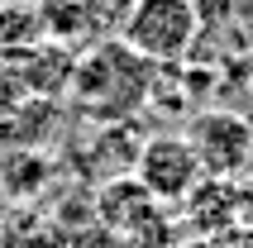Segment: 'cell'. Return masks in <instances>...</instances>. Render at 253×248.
<instances>
[{
    "instance_id": "obj_1",
    "label": "cell",
    "mask_w": 253,
    "mask_h": 248,
    "mask_svg": "<svg viewBox=\"0 0 253 248\" xmlns=\"http://www.w3.org/2000/svg\"><path fill=\"white\" fill-rule=\"evenodd\" d=\"M158 62L134 53L125 39H105L96 48H86L72 67V105L96 124H120L153 96Z\"/></svg>"
},
{
    "instance_id": "obj_2",
    "label": "cell",
    "mask_w": 253,
    "mask_h": 248,
    "mask_svg": "<svg viewBox=\"0 0 253 248\" xmlns=\"http://www.w3.org/2000/svg\"><path fill=\"white\" fill-rule=\"evenodd\" d=\"M196 34H201L196 0H129L125 24H120V39L158 67L186 57Z\"/></svg>"
},
{
    "instance_id": "obj_3",
    "label": "cell",
    "mask_w": 253,
    "mask_h": 248,
    "mask_svg": "<svg viewBox=\"0 0 253 248\" xmlns=\"http://www.w3.org/2000/svg\"><path fill=\"white\" fill-rule=\"evenodd\" d=\"M201 177H206V167L191 153L186 134H153L134 153V181L163 206H182Z\"/></svg>"
},
{
    "instance_id": "obj_4",
    "label": "cell",
    "mask_w": 253,
    "mask_h": 248,
    "mask_svg": "<svg viewBox=\"0 0 253 248\" xmlns=\"http://www.w3.org/2000/svg\"><path fill=\"white\" fill-rule=\"evenodd\" d=\"M186 143L201 158L206 177L239 181L253 163V124L234 110H201L186 124Z\"/></svg>"
},
{
    "instance_id": "obj_5",
    "label": "cell",
    "mask_w": 253,
    "mask_h": 248,
    "mask_svg": "<svg viewBox=\"0 0 253 248\" xmlns=\"http://www.w3.org/2000/svg\"><path fill=\"white\" fill-rule=\"evenodd\" d=\"M186 234L196 239H220L225 229L239 224V181L229 177H201L191 186V196L182 201Z\"/></svg>"
},
{
    "instance_id": "obj_6",
    "label": "cell",
    "mask_w": 253,
    "mask_h": 248,
    "mask_svg": "<svg viewBox=\"0 0 253 248\" xmlns=\"http://www.w3.org/2000/svg\"><path fill=\"white\" fill-rule=\"evenodd\" d=\"M215 248H253V229L249 224H234V229H225L215 239Z\"/></svg>"
},
{
    "instance_id": "obj_7",
    "label": "cell",
    "mask_w": 253,
    "mask_h": 248,
    "mask_svg": "<svg viewBox=\"0 0 253 248\" xmlns=\"http://www.w3.org/2000/svg\"><path fill=\"white\" fill-rule=\"evenodd\" d=\"M239 224H249V229H253V177L239 181Z\"/></svg>"
},
{
    "instance_id": "obj_8",
    "label": "cell",
    "mask_w": 253,
    "mask_h": 248,
    "mask_svg": "<svg viewBox=\"0 0 253 248\" xmlns=\"http://www.w3.org/2000/svg\"><path fill=\"white\" fill-rule=\"evenodd\" d=\"M177 248H215V239H196V234H186Z\"/></svg>"
}]
</instances>
